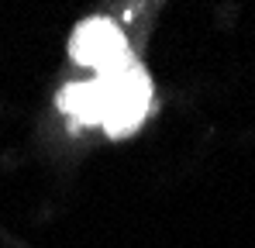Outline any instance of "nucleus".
I'll return each mask as SVG.
<instances>
[{
    "instance_id": "obj_1",
    "label": "nucleus",
    "mask_w": 255,
    "mask_h": 248,
    "mask_svg": "<svg viewBox=\"0 0 255 248\" xmlns=\"http://www.w3.org/2000/svg\"><path fill=\"white\" fill-rule=\"evenodd\" d=\"M59 107L73 124H100L111 138H128L138 131L152 107V80L134 62L125 73L93 76L90 83H69L59 93Z\"/></svg>"
},
{
    "instance_id": "obj_2",
    "label": "nucleus",
    "mask_w": 255,
    "mask_h": 248,
    "mask_svg": "<svg viewBox=\"0 0 255 248\" xmlns=\"http://www.w3.org/2000/svg\"><path fill=\"white\" fill-rule=\"evenodd\" d=\"M69 55L76 66L93 69V76H114L134 66L128 38L121 35V28L107 17H90L83 21L73 38H69Z\"/></svg>"
}]
</instances>
